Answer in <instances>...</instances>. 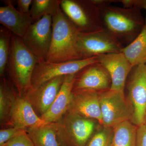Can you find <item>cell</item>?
<instances>
[{"label": "cell", "mask_w": 146, "mask_h": 146, "mask_svg": "<svg viewBox=\"0 0 146 146\" xmlns=\"http://www.w3.org/2000/svg\"><path fill=\"white\" fill-rule=\"evenodd\" d=\"M136 146H146V125L145 124L138 127Z\"/></svg>", "instance_id": "28"}, {"label": "cell", "mask_w": 146, "mask_h": 146, "mask_svg": "<svg viewBox=\"0 0 146 146\" xmlns=\"http://www.w3.org/2000/svg\"><path fill=\"white\" fill-rule=\"evenodd\" d=\"M144 124H145V125H146V114L145 118V123H144Z\"/></svg>", "instance_id": "30"}, {"label": "cell", "mask_w": 146, "mask_h": 146, "mask_svg": "<svg viewBox=\"0 0 146 146\" xmlns=\"http://www.w3.org/2000/svg\"><path fill=\"white\" fill-rule=\"evenodd\" d=\"M98 62L109 73L110 90L124 92L126 82L133 66L122 52L98 56Z\"/></svg>", "instance_id": "12"}, {"label": "cell", "mask_w": 146, "mask_h": 146, "mask_svg": "<svg viewBox=\"0 0 146 146\" xmlns=\"http://www.w3.org/2000/svg\"><path fill=\"white\" fill-rule=\"evenodd\" d=\"M99 8L104 29L123 46L131 44L143 27L145 18L139 9L111 5Z\"/></svg>", "instance_id": "1"}, {"label": "cell", "mask_w": 146, "mask_h": 146, "mask_svg": "<svg viewBox=\"0 0 146 146\" xmlns=\"http://www.w3.org/2000/svg\"><path fill=\"white\" fill-rule=\"evenodd\" d=\"M26 129L15 127L9 128L0 131V146H3L6 143Z\"/></svg>", "instance_id": "26"}, {"label": "cell", "mask_w": 146, "mask_h": 146, "mask_svg": "<svg viewBox=\"0 0 146 146\" xmlns=\"http://www.w3.org/2000/svg\"><path fill=\"white\" fill-rule=\"evenodd\" d=\"M65 76L58 77L27 92L26 99L40 117L46 112L54 102L64 80Z\"/></svg>", "instance_id": "14"}, {"label": "cell", "mask_w": 146, "mask_h": 146, "mask_svg": "<svg viewBox=\"0 0 146 146\" xmlns=\"http://www.w3.org/2000/svg\"><path fill=\"white\" fill-rule=\"evenodd\" d=\"M38 63L21 37L12 34L6 69L21 91L27 92L31 89L33 71Z\"/></svg>", "instance_id": "3"}, {"label": "cell", "mask_w": 146, "mask_h": 146, "mask_svg": "<svg viewBox=\"0 0 146 146\" xmlns=\"http://www.w3.org/2000/svg\"><path fill=\"white\" fill-rule=\"evenodd\" d=\"M103 126L114 127L120 123L130 121L131 111L124 92L107 90L100 93Z\"/></svg>", "instance_id": "9"}, {"label": "cell", "mask_w": 146, "mask_h": 146, "mask_svg": "<svg viewBox=\"0 0 146 146\" xmlns=\"http://www.w3.org/2000/svg\"><path fill=\"white\" fill-rule=\"evenodd\" d=\"M26 131L35 146H60L55 123L28 128Z\"/></svg>", "instance_id": "18"}, {"label": "cell", "mask_w": 146, "mask_h": 146, "mask_svg": "<svg viewBox=\"0 0 146 146\" xmlns=\"http://www.w3.org/2000/svg\"><path fill=\"white\" fill-rule=\"evenodd\" d=\"M127 83V99L131 111L130 121L137 126L144 124L146 114V63L133 66Z\"/></svg>", "instance_id": "6"}, {"label": "cell", "mask_w": 146, "mask_h": 146, "mask_svg": "<svg viewBox=\"0 0 146 146\" xmlns=\"http://www.w3.org/2000/svg\"><path fill=\"white\" fill-rule=\"evenodd\" d=\"M3 146H35L26 130L6 143Z\"/></svg>", "instance_id": "25"}, {"label": "cell", "mask_w": 146, "mask_h": 146, "mask_svg": "<svg viewBox=\"0 0 146 146\" xmlns=\"http://www.w3.org/2000/svg\"><path fill=\"white\" fill-rule=\"evenodd\" d=\"M5 5L0 7V23L12 34L23 38L29 27L33 23L30 15L20 12L11 1H5Z\"/></svg>", "instance_id": "16"}, {"label": "cell", "mask_w": 146, "mask_h": 146, "mask_svg": "<svg viewBox=\"0 0 146 146\" xmlns=\"http://www.w3.org/2000/svg\"><path fill=\"white\" fill-rule=\"evenodd\" d=\"M60 8L80 33L104 29L100 8L93 0H60Z\"/></svg>", "instance_id": "5"}, {"label": "cell", "mask_w": 146, "mask_h": 146, "mask_svg": "<svg viewBox=\"0 0 146 146\" xmlns=\"http://www.w3.org/2000/svg\"><path fill=\"white\" fill-rule=\"evenodd\" d=\"M78 46L84 58L106 54L122 52L124 46L106 30L80 33Z\"/></svg>", "instance_id": "10"}, {"label": "cell", "mask_w": 146, "mask_h": 146, "mask_svg": "<svg viewBox=\"0 0 146 146\" xmlns=\"http://www.w3.org/2000/svg\"><path fill=\"white\" fill-rule=\"evenodd\" d=\"M52 24V16L45 15L32 24L21 38L38 63L46 60L51 44Z\"/></svg>", "instance_id": "7"}, {"label": "cell", "mask_w": 146, "mask_h": 146, "mask_svg": "<svg viewBox=\"0 0 146 146\" xmlns=\"http://www.w3.org/2000/svg\"><path fill=\"white\" fill-rule=\"evenodd\" d=\"M33 0H18L16 3L18 5V10L20 12L30 14V7H31Z\"/></svg>", "instance_id": "29"}, {"label": "cell", "mask_w": 146, "mask_h": 146, "mask_svg": "<svg viewBox=\"0 0 146 146\" xmlns=\"http://www.w3.org/2000/svg\"><path fill=\"white\" fill-rule=\"evenodd\" d=\"M12 33L3 26L0 28V75L3 76L6 69L10 53Z\"/></svg>", "instance_id": "23"}, {"label": "cell", "mask_w": 146, "mask_h": 146, "mask_svg": "<svg viewBox=\"0 0 146 146\" xmlns=\"http://www.w3.org/2000/svg\"><path fill=\"white\" fill-rule=\"evenodd\" d=\"M111 79L106 69L99 62L86 66L76 74L73 90L102 92L110 89Z\"/></svg>", "instance_id": "11"}, {"label": "cell", "mask_w": 146, "mask_h": 146, "mask_svg": "<svg viewBox=\"0 0 146 146\" xmlns=\"http://www.w3.org/2000/svg\"><path fill=\"white\" fill-rule=\"evenodd\" d=\"M9 120L13 127L24 129L47 123L37 115L29 102L21 97L15 98Z\"/></svg>", "instance_id": "17"}, {"label": "cell", "mask_w": 146, "mask_h": 146, "mask_svg": "<svg viewBox=\"0 0 146 146\" xmlns=\"http://www.w3.org/2000/svg\"><path fill=\"white\" fill-rule=\"evenodd\" d=\"M114 3L122 4L125 7H136L146 10V0H113Z\"/></svg>", "instance_id": "27"}, {"label": "cell", "mask_w": 146, "mask_h": 146, "mask_svg": "<svg viewBox=\"0 0 146 146\" xmlns=\"http://www.w3.org/2000/svg\"><path fill=\"white\" fill-rule=\"evenodd\" d=\"M15 98L9 85L3 81L0 86V119L1 122L10 118L11 112Z\"/></svg>", "instance_id": "22"}, {"label": "cell", "mask_w": 146, "mask_h": 146, "mask_svg": "<svg viewBox=\"0 0 146 146\" xmlns=\"http://www.w3.org/2000/svg\"><path fill=\"white\" fill-rule=\"evenodd\" d=\"M51 44L46 62L60 63L85 59L78 46L80 32L61 8L52 16Z\"/></svg>", "instance_id": "2"}, {"label": "cell", "mask_w": 146, "mask_h": 146, "mask_svg": "<svg viewBox=\"0 0 146 146\" xmlns=\"http://www.w3.org/2000/svg\"><path fill=\"white\" fill-rule=\"evenodd\" d=\"M122 52L132 66L146 62V15L145 24L140 34L128 46L124 47Z\"/></svg>", "instance_id": "19"}, {"label": "cell", "mask_w": 146, "mask_h": 146, "mask_svg": "<svg viewBox=\"0 0 146 146\" xmlns=\"http://www.w3.org/2000/svg\"><path fill=\"white\" fill-rule=\"evenodd\" d=\"M91 90H73V98L68 111L97 121L102 125L100 93Z\"/></svg>", "instance_id": "13"}, {"label": "cell", "mask_w": 146, "mask_h": 146, "mask_svg": "<svg viewBox=\"0 0 146 146\" xmlns=\"http://www.w3.org/2000/svg\"><path fill=\"white\" fill-rule=\"evenodd\" d=\"M76 74L65 76L64 80L54 102L40 117L45 122L56 123L69 109L73 98V87Z\"/></svg>", "instance_id": "15"}, {"label": "cell", "mask_w": 146, "mask_h": 146, "mask_svg": "<svg viewBox=\"0 0 146 146\" xmlns=\"http://www.w3.org/2000/svg\"><path fill=\"white\" fill-rule=\"evenodd\" d=\"M97 62L98 56L60 63H38L33 71L31 89L37 88L55 78L76 74L86 66Z\"/></svg>", "instance_id": "8"}, {"label": "cell", "mask_w": 146, "mask_h": 146, "mask_svg": "<svg viewBox=\"0 0 146 146\" xmlns=\"http://www.w3.org/2000/svg\"><path fill=\"white\" fill-rule=\"evenodd\" d=\"M60 0H33L30 15L33 23L45 15L53 16L60 8Z\"/></svg>", "instance_id": "21"}, {"label": "cell", "mask_w": 146, "mask_h": 146, "mask_svg": "<svg viewBox=\"0 0 146 146\" xmlns=\"http://www.w3.org/2000/svg\"><path fill=\"white\" fill-rule=\"evenodd\" d=\"M138 127L130 121L115 126L112 146H136Z\"/></svg>", "instance_id": "20"}, {"label": "cell", "mask_w": 146, "mask_h": 146, "mask_svg": "<svg viewBox=\"0 0 146 146\" xmlns=\"http://www.w3.org/2000/svg\"></svg>", "instance_id": "31"}, {"label": "cell", "mask_w": 146, "mask_h": 146, "mask_svg": "<svg viewBox=\"0 0 146 146\" xmlns=\"http://www.w3.org/2000/svg\"><path fill=\"white\" fill-rule=\"evenodd\" d=\"M55 123L60 146H85L99 127L96 120L68 111Z\"/></svg>", "instance_id": "4"}, {"label": "cell", "mask_w": 146, "mask_h": 146, "mask_svg": "<svg viewBox=\"0 0 146 146\" xmlns=\"http://www.w3.org/2000/svg\"><path fill=\"white\" fill-rule=\"evenodd\" d=\"M114 128L100 125L85 146H112Z\"/></svg>", "instance_id": "24"}]
</instances>
